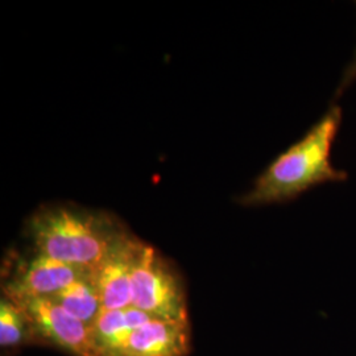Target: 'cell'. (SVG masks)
Segmentation results:
<instances>
[{
    "label": "cell",
    "instance_id": "cell-4",
    "mask_svg": "<svg viewBox=\"0 0 356 356\" xmlns=\"http://www.w3.org/2000/svg\"><path fill=\"white\" fill-rule=\"evenodd\" d=\"M31 319L40 344L56 347L72 356H97L91 326L76 318L53 298L16 302Z\"/></svg>",
    "mask_w": 356,
    "mask_h": 356
},
{
    "label": "cell",
    "instance_id": "cell-10",
    "mask_svg": "<svg viewBox=\"0 0 356 356\" xmlns=\"http://www.w3.org/2000/svg\"><path fill=\"white\" fill-rule=\"evenodd\" d=\"M51 298L58 302L76 318L81 319L89 326L95 322L103 309L99 294L90 277L73 282L72 285L65 288L63 292L53 296Z\"/></svg>",
    "mask_w": 356,
    "mask_h": 356
},
{
    "label": "cell",
    "instance_id": "cell-5",
    "mask_svg": "<svg viewBox=\"0 0 356 356\" xmlns=\"http://www.w3.org/2000/svg\"><path fill=\"white\" fill-rule=\"evenodd\" d=\"M90 275V270L36 252L32 259L16 268L13 276L3 284V296L13 302L51 298L73 282L88 279Z\"/></svg>",
    "mask_w": 356,
    "mask_h": 356
},
{
    "label": "cell",
    "instance_id": "cell-2",
    "mask_svg": "<svg viewBox=\"0 0 356 356\" xmlns=\"http://www.w3.org/2000/svg\"><path fill=\"white\" fill-rule=\"evenodd\" d=\"M26 232L38 254L90 272L126 234L108 216L72 206L40 209L29 219Z\"/></svg>",
    "mask_w": 356,
    "mask_h": 356
},
{
    "label": "cell",
    "instance_id": "cell-6",
    "mask_svg": "<svg viewBox=\"0 0 356 356\" xmlns=\"http://www.w3.org/2000/svg\"><path fill=\"white\" fill-rule=\"evenodd\" d=\"M140 243L138 238L126 232L104 256L101 264L91 270L90 280L99 294L103 309L132 306L131 279Z\"/></svg>",
    "mask_w": 356,
    "mask_h": 356
},
{
    "label": "cell",
    "instance_id": "cell-7",
    "mask_svg": "<svg viewBox=\"0 0 356 356\" xmlns=\"http://www.w3.org/2000/svg\"><path fill=\"white\" fill-rule=\"evenodd\" d=\"M189 351V322L153 318L132 331L118 356H186Z\"/></svg>",
    "mask_w": 356,
    "mask_h": 356
},
{
    "label": "cell",
    "instance_id": "cell-8",
    "mask_svg": "<svg viewBox=\"0 0 356 356\" xmlns=\"http://www.w3.org/2000/svg\"><path fill=\"white\" fill-rule=\"evenodd\" d=\"M153 317L139 309H102L91 325V338L97 356H118L132 331Z\"/></svg>",
    "mask_w": 356,
    "mask_h": 356
},
{
    "label": "cell",
    "instance_id": "cell-1",
    "mask_svg": "<svg viewBox=\"0 0 356 356\" xmlns=\"http://www.w3.org/2000/svg\"><path fill=\"white\" fill-rule=\"evenodd\" d=\"M342 123V108L332 104L301 140L269 164L250 191L239 198L243 206H264L291 201L326 182L347 179L330 160L331 148Z\"/></svg>",
    "mask_w": 356,
    "mask_h": 356
},
{
    "label": "cell",
    "instance_id": "cell-9",
    "mask_svg": "<svg viewBox=\"0 0 356 356\" xmlns=\"http://www.w3.org/2000/svg\"><path fill=\"white\" fill-rule=\"evenodd\" d=\"M40 344L36 331L23 307L3 296L0 302V347L6 351Z\"/></svg>",
    "mask_w": 356,
    "mask_h": 356
},
{
    "label": "cell",
    "instance_id": "cell-11",
    "mask_svg": "<svg viewBox=\"0 0 356 356\" xmlns=\"http://www.w3.org/2000/svg\"><path fill=\"white\" fill-rule=\"evenodd\" d=\"M354 81H356V51L355 54H354V58L351 60L350 64L347 65V67L344 70L343 76L341 79V83H339V86L337 89L335 98H339L344 91L347 90V88L353 85Z\"/></svg>",
    "mask_w": 356,
    "mask_h": 356
},
{
    "label": "cell",
    "instance_id": "cell-3",
    "mask_svg": "<svg viewBox=\"0 0 356 356\" xmlns=\"http://www.w3.org/2000/svg\"><path fill=\"white\" fill-rule=\"evenodd\" d=\"M132 306L153 318L189 322L184 281L164 256L140 243L131 279Z\"/></svg>",
    "mask_w": 356,
    "mask_h": 356
}]
</instances>
